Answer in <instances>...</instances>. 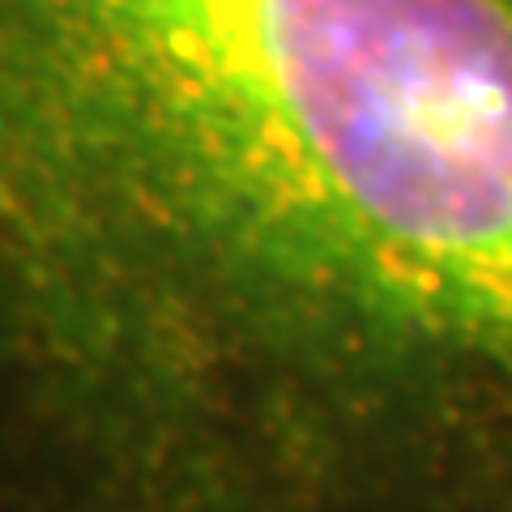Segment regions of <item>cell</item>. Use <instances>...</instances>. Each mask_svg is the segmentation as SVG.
Returning <instances> with one entry per match:
<instances>
[{"label": "cell", "instance_id": "cell-1", "mask_svg": "<svg viewBox=\"0 0 512 512\" xmlns=\"http://www.w3.org/2000/svg\"><path fill=\"white\" fill-rule=\"evenodd\" d=\"M0 504L512 512V0H0Z\"/></svg>", "mask_w": 512, "mask_h": 512}]
</instances>
